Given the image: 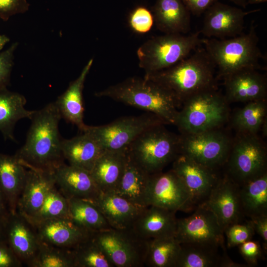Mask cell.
<instances>
[{
  "instance_id": "obj_51",
  "label": "cell",
  "mask_w": 267,
  "mask_h": 267,
  "mask_svg": "<svg viewBox=\"0 0 267 267\" xmlns=\"http://www.w3.org/2000/svg\"><path fill=\"white\" fill-rule=\"evenodd\" d=\"M267 0H247V4H254L266 2Z\"/></svg>"
},
{
  "instance_id": "obj_2",
  "label": "cell",
  "mask_w": 267,
  "mask_h": 267,
  "mask_svg": "<svg viewBox=\"0 0 267 267\" xmlns=\"http://www.w3.org/2000/svg\"><path fill=\"white\" fill-rule=\"evenodd\" d=\"M144 77L171 92L181 105L197 93L218 89L215 65L201 46L174 66Z\"/></svg>"
},
{
  "instance_id": "obj_35",
  "label": "cell",
  "mask_w": 267,
  "mask_h": 267,
  "mask_svg": "<svg viewBox=\"0 0 267 267\" xmlns=\"http://www.w3.org/2000/svg\"><path fill=\"white\" fill-rule=\"evenodd\" d=\"M180 244L174 236L149 240L144 266L175 267Z\"/></svg>"
},
{
  "instance_id": "obj_26",
  "label": "cell",
  "mask_w": 267,
  "mask_h": 267,
  "mask_svg": "<svg viewBox=\"0 0 267 267\" xmlns=\"http://www.w3.org/2000/svg\"><path fill=\"white\" fill-rule=\"evenodd\" d=\"M152 14L157 28L164 34H186L190 30L191 13L182 0H156Z\"/></svg>"
},
{
  "instance_id": "obj_33",
  "label": "cell",
  "mask_w": 267,
  "mask_h": 267,
  "mask_svg": "<svg viewBox=\"0 0 267 267\" xmlns=\"http://www.w3.org/2000/svg\"><path fill=\"white\" fill-rule=\"evenodd\" d=\"M267 100L247 102L231 117L232 125L237 133L257 134L267 123Z\"/></svg>"
},
{
  "instance_id": "obj_28",
  "label": "cell",
  "mask_w": 267,
  "mask_h": 267,
  "mask_svg": "<svg viewBox=\"0 0 267 267\" xmlns=\"http://www.w3.org/2000/svg\"><path fill=\"white\" fill-rule=\"evenodd\" d=\"M151 175L144 170L129 156L123 176L115 193L140 207L148 205V191Z\"/></svg>"
},
{
  "instance_id": "obj_36",
  "label": "cell",
  "mask_w": 267,
  "mask_h": 267,
  "mask_svg": "<svg viewBox=\"0 0 267 267\" xmlns=\"http://www.w3.org/2000/svg\"><path fill=\"white\" fill-rule=\"evenodd\" d=\"M31 267H75L73 250L52 246L40 240L37 255Z\"/></svg>"
},
{
  "instance_id": "obj_39",
  "label": "cell",
  "mask_w": 267,
  "mask_h": 267,
  "mask_svg": "<svg viewBox=\"0 0 267 267\" xmlns=\"http://www.w3.org/2000/svg\"><path fill=\"white\" fill-rule=\"evenodd\" d=\"M224 233L226 237L227 247L231 248L252 239L256 233L248 220L244 223L238 222L229 225Z\"/></svg>"
},
{
  "instance_id": "obj_43",
  "label": "cell",
  "mask_w": 267,
  "mask_h": 267,
  "mask_svg": "<svg viewBox=\"0 0 267 267\" xmlns=\"http://www.w3.org/2000/svg\"><path fill=\"white\" fill-rule=\"evenodd\" d=\"M238 247L241 255L249 266L257 265L259 260L262 257L263 252H264L259 242L252 239L243 243Z\"/></svg>"
},
{
  "instance_id": "obj_23",
  "label": "cell",
  "mask_w": 267,
  "mask_h": 267,
  "mask_svg": "<svg viewBox=\"0 0 267 267\" xmlns=\"http://www.w3.org/2000/svg\"><path fill=\"white\" fill-rule=\"evenodd\" d=\"M176 213L158 206H147L140 214L132 229L138 236L148 240L175 237L177 223Z\"/></svg>"
},
{
  "instance_id": "obj_25",
  "label": "cell",
  "mask_w": 267,
  "mask_h": 267,
  "mask_svg": "<svg viewBox=\"0 0 267 267\" xmlns=\"http://www.w3.org/2000/svg\"><path fill=\"white\" fill-rule=\"evenodd\" d=\"M93 62L92 58L89 60L78 78L70 83L66 90L54 102L61 118L76 126L82 132L87 126L83 120V91L86 77Z\"/></svg>"
},
{
  "instance_id": "obj_44",
  "label": "cell",
  "mask_w": 267,
  "mask_h": 267,
  "mask_svg": "<svg viewBox=\"0 0 267 267\" xmlns=\"http://www.w3.org/2000/svg\"><path fill=\"white\" fill-rule=\"evenodd\" d=\"M23 264L6 240L0 241V267H21Z\"/></svg>"
},
{
  "instance_id": "obj_46",
  "label": "cell",
  "mask_w": 267,
  "mask_h": 267,
  "mask_svg": "<svg viewBox=\"0 0 267 267\" xmlns=\"http://www.w3.org/2000/svg\"><path fill=\"white\" fill-rule=\"evenodd\" d=\"M255 233L262 238L264 252L267 250V216H260L249 220Z\"/></svg>"
},
{
  "instance_id": "obj_49",
  "label": "cell",
  "mask_w": 267,
  "mask_h": 267,
  "mask_svg": "<svg viewBox=\"0 0 267 267\" xmlns=\"http://www.w3.org/2000/svg\"><path fill=\"white\" fill-rule=\"evenodd\" d=\"M10 41L9 38L4 35H0V50H1L6 44Z\"/></svg>"
},
{
  "instance_id": "obj_4",
  "label": "cell",
  "mask_w": 267,
  "mask_h": 267,
  "mask_svg": "<svg viewBox=\"0 0 267 267\" xmlns=\"http://www.w3.org/2000/svg\"><path fill=\"white\" fill-rule=\"evenodd\" d=\"M202 43L215 65L217 80L241 70L261 68L264 56L254 22L246 33L223 39L206 38Z\"/></svg>"
},
{
  "instance_id": "obj_16",
  "label": "cell",
  "mask_w": 267,
  "mask_h": 267,
  "mask_svg": "<svg viewBox=\"0 0 267 267\" xmlns=\"http://www.w3.org/2000/svg\"><path fill=\"white\" fill-rule=\"evenodd\" d=\"M204 204L214 214L223 232L229 225L240 222L244 217L239 186L225 174L220 177Z\"/></svg>"
},
{
  "instance_id": "obj_17",
  "label": "cell",
  "mask_w": 267,
  "mask_h": 267,
  "mask_svg": "<svg viewBox=\"0 0 267 267\" xmlns=\"http://www.w3.org/2000/svg\"><path fill=\"white\" fill-rule=\"evenodd\" d=\"M258 70H241L223 79L225 87L224 95L229 103L267 100V78Z\"/></svg>"
},
{
  "instance_id": "obj_21",
  "label": "cell",
  "mask_w": 267,
  "mask_h": 267,
  "mask_svg": "<svg viewBox=\"0 0 267 267\" xmlns=\"http://www.w3.org/2000/svg\"><path fill=\"white\" fill-rule=\"evenodd\" d=\"M55 185L53 173L27 168L17 212L27 219L32 218L41 207L49 190Z\"/></svg>"
},
{
  "instance_id": "obj_3",
  "label": "cell",
  "mask_w": 267,
  "mask_h": 267,
  "mask_svg": "<svg viewBox=\"0 0 267 267\" xmlns=\"http://www.w3.org/2000/svg\"><path fill=\"white\" fill-rule=\"evenodd\" d=\"M153 113L175 125L180 102L167 89L144 77H133L95 93Z\"/></svg>"
},
{
  "instance_id": "obj_6",
  "label": "cell",
  "mask_w": 267,
  "mask_h": 267,
  "mask_svg": "<svg viewBox=\"0 0 267 267\" xmlns=\"http://www.w3.org/2000/svg\"><path fill=\"white\" fill-rule=\"evenodd\" d=\"M200 34V31L188 35L164 34L149 39L137 49L139 67L150 74L174 66L202 45Z\"/></svg>"
},
{
  "instance_id": "obj_27",
  "label": "cell",
  "mask_w": 267,
  "mask_h": 267,
  "mask_svg": "<svg viewBox=\"0 0 267 267\" xmlns=\"http://www.w3.org/2000/svg\"><path fill=\"white\" fill-rule=\"evenodd\" d=\"M27 174L25 167L14 155L0 153V187L11 214L17 213L18 200Z\"/></svg>"
},
{
  "instance_id": "obj_7",
  "label": "cell",
  "mask_w": 267,
  "mask_h": 267,
  "mask_svg": "<svg viewBox=\"0 0 267 267\" xmlns=\"http://www.w3.org/2000/svg\"><path fill=\"white\" fill-rule=\"evenodd\" d=\"M161 124L143 132L128 147L131 158L150 175L162 171L180 153V136Z\"/></svg>"
},
{
  "instance_id": "obj_13",
  "label": "cell",
  "mask_w": 267,
  "mask_h": 267,
  "mask_svg": "<svg viewBox=\"0 0 267 267\" xmlns=\"http://www.w3.org/2000/svg\"><path fill=\"white\" fill-rule=\"evenodd\" d=\"M190 216L177 219L175 237L179 243L209 242L225 248L224 232L214 214L204 204Z\"/></svg>"
},
{
  "instance_id": "obj_12",
  "label": "cell",
  "mask_w": 267,
  "mask_h": 267,
  "mask_svg": "<svg viewBox=\"0 0 267 267\" xmlns=\"http://www.w3.org/2000/svg\"><path fill=\"white\" fill-rule=\"evenodd\" d=\"M148 205L177 212L194 210L189 193L182 180L172 169L151 175Z\"/></svg>"
},
{
  "instance_id": "obj_18",
  "label": "cell",
  "mask_w": 267,
  "mask_h": 267,
  "mask_svg": "<svg viewBox=\"0 0 267 267\" xmlns=\"http://www.w3.org/2000/svg\"><path fill=\"white\" fill-rule=\"evenodd\" d=\"M32 224L41 241L67 249H74L92 233L71 218L51 219Z\"/></svg>"
},
{
  "instance_id": "obj_40",
  "label": "cell",
  "mask_w": 267,
  "mask_h": 267,
  "mask_svg": "<svg viewBox=\"0 0 267 267\" xmlns=\"http://www.w3.org/2000/svg\"><path fill=\"white\" fill-rule=\"evenodd\" d=\"M129 26L138 34H145L152 28L154 23L152 13L142 6H137L130 13L128 20Z\"/></svg>"
},
{
  "instance_id": "obj_30",
  "label": "cell",
  "mask_w": 267,
  "mask_h": 267,
  "mask_svg": "<svg viewBox=\"0 0 267 267\" xmlns=\"http://www.w3.org/2000/svg\"><path fill=\"white\" fill-rule=\"evenodd\" d=\"M26 99L22 94L7 89L0 90V132L5 139L14 141L16 123L21 119L32 118L35 110L26 109Z\"/></svg>"
},
{
  "instance_id": "obj_29",
  "label": "cell",
  "mask_w": 267,
  "mask_h": 267,
  "mask_svg": "<svg viewBox=\"0 0 267 267\" xmlns=\"http://www.w3.org/2000/svg\"><path fill=\"white\" fill-rule=\"evenodd\" d=\"M62 151L69 165L90 172L96 161L104 151L88 133L70 139H62Z\"/></svg>"
},
{
  "instance_id": "obj_24",
  "label": "cell",
  "mask_w": 267,
  "mask_h": 267,
  "mask_svg": "<svg viewBox=\"0 0 267 267\" xmlns=\"http://www.w3.org/2000/svg\"><path fill=\"white\" fill-rule=\"evenodd\" d=\"M127 149L104 151L96 161L91 175L102 193H114L123 176Z\"/></svg>"
},
{
  "instance_id": "obj_48",
  "label": "cell",
  "mask_w": 267,
  "mask_h": 267,
  "mask_svg": "<svg viewBox=\"0 0 267 267\" xmlns=\"http://www.w3.org/2000/svg\"><path fill=\"white\" fill-rule=\"evenodd\" d=\"M10 213L7 200L0 187V215H7Z\"/></svg>"
},
{
  "instance_id": "obj_10",
  "label": "cell",
  "mask_w": 267,
  "mask_h": 267,
  "mask_svg": "<svg viewBox=\"0 0 267 267\" xmlns=\"http://www.w3.org/2000/svg\"><path fill=\"white\" fill-rule=\"evenodd\" d=\"M161 124H167L158 116L148 112L140 116L122 117L104 125H87L83 132L90 134L104 151L124 150L143 132Z\"/></svg>"
},
{
  "instance_id": "obj_1",
  "label": "cell",
  "mask_w": 267,
  "mask_h": 267,
  "mask_svg": "<svg viewBox=\"0 0 267 267\" xmlns=\"http://www.w3.org/2000/svg\"><path fill=\"white\" fill-rule=\"evenodd\" d=\"M61 119L55 102L35 110L25 142L15 154L25 167L53 173L65 163L59 132Z\"/></svg>"
},
{
  "instance_id": "obj_20",
  "label": "cell",
  "mask_w": 267,
  "mask_h": 267,
  "mask_svg": "<svg viewBox=\"0 0 267 267\" xmlns=\"http://www.w3.org/2000/svg\"><path fill=\"white\" fill-rule=\"evenodd\" d=\"M5 239L22 263L31 267L40 243L33 224L19 213H10L7 220Z\"/></svg>"
},
{
  "instance_id": "obj_50",
  "label": "cell",
  "mask_w": 267,
  "mask_h": 267,
  "mask_svg": "<svg viewBox=\"0 0 267 267\" xmlns=\"http://www.w3.org/2000/svg\"><path fill=\"white\" fill-rule=\"evenodd\" d=\"M236 5L239 6L243 8H245L248 5L247 0H229Z\"/></svg>"
},
{
  "instance_id": "obj_8",
  "label": "cell",
  "mask_w": 267,
  "mask_h": 267,
  "mask_svg": "<svg viewBox=\"0 0 267 267\" xmlns=\"http://www.w3.org/2000/svg\"><path fill=\"white\" fill-rule=\"evenodd\" d=\"M267 163L266 146L258 134L237 133L224 166L240 186L267 172Z\"/></svg>"
},
{
  "instance_id": "obj_37",
  "label": "cell",
  "mask_w": 267,
  "mask_h": 267,
  "mask_svg": "<svg viewBox=\"0 0 267 267\" xmlns=\"http://www.w3.org/2000/svg\"><path fill=\"white\" fill-rule=\"evenodd\" d=\"M56 218H71V217L68 199L55 185L47 193L37 213L32 218L27 219L33 224Z\"/></svg>"
},
{
  "instance_id": "obj_34",
  "label": "cell",
  "mask_w": 267,
  "mask_h": 267,
  "mask_svg": "<svg viewBox=\"0 0 267 267\" xmlns=\"http://www.w3.org/2000/svg\"><path fill=\"white\" fill-rule=\"evenodd\" d=\"M68 200L71 218L82 227L92 232L112 228L92 202L75 198Z\"/></svg>"
},
{
  "instance_id": "obj_31",
  "label": "cell",
  "mask_w": 267,
  "mask_h": 267,
  "mask_svg": "<svg viewBox=\"0 0 267 267\" xmlns=\"http://www.w3.org/2000/svg\"><path fill=\"white\" fill-rule=\"evenodd\" d=\"M180 244L175 267H219L222 256L218 244L209 242H188Z\"/></svg>"
},
{
  "instance_id": "obj_22",
  "label": "cell",
  "mask_w": 267,
  "mask_h": 267,
  "mask_svg": "<svg viewBox=\"0 0 267 267\" xmlns=\"http://www.w3.org/2000/svg\"><path fill=\"white\" fill-rule=\"evenodd\" d=\"M92 202L110 226L117 229H132L146 207L136 205L115 193H101Z\"/></svg>"
},
{
  "instance_id": "obj_42",
  "label": "cell",
  "mask_w": 267,
  "mask_h": 267,
  "mask_svg": "<svg viewBox=\"0 0 267 267\" xmlns=\"http://www.w3.org/2000/svg\"><path fill=\"white\" fill-rule=\"evenodd\" d=\"M29 6L27 0H0V18L7 21L14 15L27 11Z\"/></svg>"
},
{
  "instance_id": "obj_15",
  "label": "cell",
  "mask_w": 267,
  "mask_h": 267,
  "mask_svg": "<svg viewBox=\"0 0 267 267\" xmlns=\"http://www.w3.org/2000/svg\"><path fill=\"white\" fill-rule=\"evenodd\" d=\"M260 8L244 11L241 8L217 1L204 13L200 34L206 38L223 39L243 32L245 17Z\"/></svg>"
},
{
  "instance_id": "obj_41",
  "label": "cell",
  "mask_w": 267,
  "mask_h": 267,
  "mask_svg": "<svg viewBox=\"0 0 267 267\" xmlns=\"http://www.w3.org/2000/svg\"><path fill=\"white\" fill-rule=\"evenodd\" d=\"M18 43H13L6 50L0 52V90L7 89L13 66L14 53Z\"/></svg>"
},
{
  "instance_id": "obj_45",
  "label": "cell",
  "mask_w": 267,
  "mask_h": 267,
  "mask_svg": "<svg viewBox=\"0 0 267 267\" xmlns=\"http://www.w3.org/2000/svg\"><path fill=\"white\" fill-rule=\"evenodd\" d=\"M219 0H182L191 14L200 16Z\"/></svg>"
},
{
  "instance_id": "obj_47",
  "label": "cell",
  "mask_w": 267,
  "mask_h": 267,
  "mask_svg": "<svg viewBox=\"0 0 267 267\" xmlns=\"http://www.w3.org/2000/svg\"><path fill=\"white\" fill-rule=\"evenodd\" d=\"M10 214L7 215H0V241L6 240L5 234L7 222Z\"/></svg>"
},
{
  "instance_id": "obj_38",
  "label": "cell",
  "mask_w": 267,
  "mask_h": 267,
  "mask_svg": "<svg viewBox=\"0 0 267 267\" xmlns=\"http://www.w3.org/2000/svg\"><path fill=\"white\" fill-rule=\"evenodd\" d=\"M91 235L73 249L75 267H114Z\"/></svg>"
},
{
  "instance_id": "obj_11",
  "label": "cell",
  "mask_w": 267,
  "mask_h": 267,
  "mask_svg": "<svg viewBox=\"0 0 267 267\" xmlns=\"http://www.w3.org/2000/svg\"><path fill=\"white\" fill-rule=\"evenodd\" d=\"M180 136V153L215 171L225 164L232 140L221 128Z\"/></svg>"
},
{
  "instance_id": "obj_14",
  "label": "cell",
  "mask_w": 267,
  "mask_h": 267,
  "mask_svg": "<svg viewBox=\"0 0 267 267\" xmlns=\"http://www.w3.org/2000/svg\"><path fill=\"white\" fill-rule=\"evenodd\" d=\"M173 162L172 170L185 185L195 209L207 200L220 176L215 170L183 153H180Z\"/></svg>"
},
{
  "instance_id": "obj_19",
  "label": "cell",
  "mask_w": 267,
  "mask_h": 267,
  "mask_svg": "<svg viewBox=\"0 0 267 267\" xmlns=\"http://www.w3.org/2000/svg\"><path fill=\"white\" fill-rule=\"evenodd\" d=\"M53 175L56 187L67 199L94 202L102 193L90 172L83 168L64 163L54 171Z\"/></svg>"
},
{
  "instance_id": "obj_5",
  "label": "cell",
  "mask_w": 267,
  "mask_h": 267,
  "mask_svg": "<svg viewBox=\"0 0 267 267\" xmlns=\"http://www.w3.org/2000/svg\"><path fill=\"white\" fill-rule=\"evenodd\" d=\"M228 104L218 89L200 92L183 102L174 125L181 134L220 129L229 120Z\"/></svg>"
},
{
  "instance_id": "obj_32",
  "label": "cell",
  "mask_w": 267,
  "mask_h": 267,
  "mask_svg": "<svg viewBox=\"0 0 267 267\" xmlns=\"http://www.w3.org/2000/svg\"><path fill=\"white\" fill-rule=\"evenodd\" d=\"M239 196L244 217L267 216V171L240 185Z\"/></svg>"
},
{
  "instance_id": "obj_9",
  "label": "cell",
  "mask_w": 267,
  "mask_h": 267,
  "mask_svg": "<svg viewBox=\"0 0 267 267\" xmlns=\"http://www.w3.org/2000/svg\"><path fill=\"white\" fill-rule=\"evenodd\" d=\"M91 236L114 267L144 266L149 240L140 237L132 228H111L92 232Z\"/></svg>"
}]
</instances>
